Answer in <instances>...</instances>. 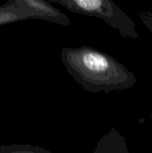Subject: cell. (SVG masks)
I'll use <instances>...</instances> for the list:
<instances>
[{
    "mask_svg": "<svg viewBox=\"0 0 152 153\" xmlns=\"http://www.w3.org/2000/svg\"><path fill=\"white\" fill-rule=\"evenodd\" d=\"M56 3L68 11L96 17L117 30L124 38L139 39L136 23L113 0H47Z\"/></svg>",
    "mask_w": 152,
    "mask_h": 153,
    "instance_id": "7a4b0ae2",
    "label": "cell"
},
{
    "mask_svg": "<svg viewBox=\"0 0 152 153\" xmlns=\"http://www.w3.org/2000/svg\"><path fill=\"white\" fill-rule=\"evenodd\" d=\"M128 152L125 139L116 129H112L109 133L105 134L99 141L94 149L95 153H127Z\"/></svg>",
    "mask_w": 152,
    "mask_h": 153,
    "instance_id": "5b68a950",
    "label": "cell"
},
{
    "mask_svg": "<svg viewBox=\"0 0 152 153\" xmlns=\"http://www.w3.org/2000/svg\"><path fill=\"white\" fill-rule=\"evenodd\" d=\"M29 19H39V16L33 12L20 7L10 0L0 5V26Z\"/></svg>",
    "mask_w": 152,
    "mask_h": 153,
    "instance_id": "277c9868",
    "label": "cell"
},
{
    "mask_svg": "<svg viewBox=\"0 0 152 153\" xmlns=\"http://www.w3.org/2000/svg\"><path fill=\"white\" fill-rule=\"evenodd\" d=\"M22 8L37 13L40 20L54 22L63 26H69L71 20L69 17L55 7L47 0H10Z\"/></svg>",
    "mask_w": 152,
    "mask_h": 153,
    "instance_id": "3957f363",
    "label": "cell"
},
{
    "mask_svg": "<svg viewBox=\"0 0 152 153\" xmlns=\"http://www.w3.org/2000/svg\"><path fill=\"white\" fill-rule=\"evenodd\" d=\"M61 61L70 76L91 93L124 91L136 83L134 74L125 65L90 46L64 48Z\"/></svg>",
    "mask_w": 152,
    "mask_h": 153,
    "instance_id": "6da1fadb",
    "label": "cell"
},
{
    "mask_svg": "<svg viewBox=\"0 0 152 153\" xmlns=\"http://www.w3.org/2000/svg\"><path fill=\"white\" fill-rule=\"evenodd\" d=\"M140 19L152 35V12H141Z\"/></svg>",
    "mask_w": 152,
    "mask_h": 153,
    "instance_id": "52a82bcc",
    "label": "cell"
},
{
    "mask_svg": "<svg viewBox=\"0 0 152 153\" xmlns=\"http://www.w3.org/2000/svg\"><path fill=\"white\" fill-rule=\"evenodd\" d=\"M0 153H50V152L30 144H10L0 146Z\"/></svg>",
    "mask_w": 152,
    "mask_h": 153,
    "instance_id": "8992f818",
    "label": "cell"
}]
</instances>
